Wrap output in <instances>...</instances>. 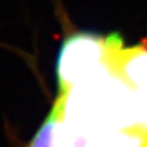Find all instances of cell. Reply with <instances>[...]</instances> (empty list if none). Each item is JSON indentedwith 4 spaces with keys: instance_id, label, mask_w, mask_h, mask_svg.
I'll list each match as a JSON object with an SVG mask.
<instances>
[{
    "instance_id": "6da1fadb",
    "label": "cell",
    "mask_w": 147,
    "mask_h": 147,
    "mask_svg": "<svg viewBox=\"0 0 147 147\" xmlns=\"http://www.w3.org/2000/svg\"><path fill=\"white\" fill-rule=\"evenodd\" d=\"M115 56V54H114ZM143 96L111 63L58 94L54 106L66 127L80 132L147 130L142 121Z\"/></svg>"
},
{
    "instance_id": "7a4b0ae2",
    "label": "cell",
    "mask_w": 147,
    "mask_h": 147,
    "mask_svg": "<svg viewBox=\"0 0 147 147\" xmlns=\"http://www.w3.org/2000/svg\"><path fill=\"white\" fill-rule=\"evenodd\" d=\"M123 44L117 34L107 36L78 32L63 41L57 61L59 94L111 63L116 49Z\"/></svg>"
},
{
    "instance_id": "3957f363",
    "label": "cell",
    "mask_w": 147,
    "mask_h": 147,
    "mask_svg": "<svg viewBox=\"0 0 147 147\" xmlns=\"http://www.w3.org/2000/svg\"><path fill=\"white\" fill-rule=\"evenodd\" d=\"M59 132L63 147H147V133L136 129L80 132L66 127L61 120Z\"/></svg>"
},
{
    "instance_id": "277c9868",
    "label": "cell",
    "mask_w": 147,
    "mask_h": 147,
    "mask_svg": "<svg viewBox=\"0 0 147 147\" xmlns=\"http://www.w3.org/2000/svg\"><path fill=\"white\" fill-rule=\"evenodd\" d=\"M59 123L61 120L58 110L53 105L51 112L32 137L28 147H63L59 132Z\"/></svg>"
}]
</instances>
